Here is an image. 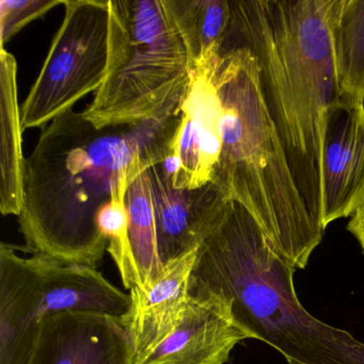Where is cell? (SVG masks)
Segmentation results:
<instances>
[{
    "label": "cell",
    "instance_id": "ba28073f",
    "mask_svg": "<svg viewBox=\"0 0 364 364\" xmlns=\"http://www.w3.org/2000/svg\"><path fill=\"white\" fill-rule=\"evenodd\" d=\"M217 57L189 73L180 104V127L172 139L169 157L161 163L174 188L196 189L212 183L218 165L221 104L215 80Z\"/></svg>",
    "mask_w": 364,
    "mask_h": 364
},
{
    "label": "cell",
    "instance_id": "5bb4252c",
    "mask_svg": "<svg viewBox=\"0 0 364 364\" xmlns=\"http://www.w3.org/2000/svg\"><path fill=\"white\" fill-rule=\"evenodd\" d=\"M16 57L0 50V210L18 216L23 208L25 157L18 103Z\"/></svg>",
    "mask_w": 364,
    "mask_h": 364
},
{
    "label": "cell",
    "instance_id": "9a60e30c",
    "mask_svg": "<svg viewBox=\"0 0 364 364\" xmlns=\"http://www.w3.org/2000/svg\"><path fill=\"white\" fill-rule=\"evenodd\" d=\"M180 33L189 73L220 55L231 24L228 0H164Z\"/></svg>",
    "mask_w": 364,
    "mask_h": 364
},
{
    "label": "cell",
    "instance_id": "9c48e42d",
    "mask_svg": "<svg viewBox=\"0 0 364 364\" xmlns=\"http://www.w3.org/2000/svg\"><path fill=\"white\" fill-rule=\"evenodd\" d=\"M26 364H136L121 317L67 311L40 323Z\"/></svg>",
    "mask_w": 364,
    "mask_h": 364
},
{
    "label": "cell",
    "instance_id": "5b68a950",
    "mask_svg": "<svg viewBox=\"0 0 364 364\" xmlns=\"http://www.w3.org/2000/svg\"><path fill=\"white\" fill-rule=\"evenodd\" d=\"M189 82L186 50L164 0H109L105 80L82 112L97 129L161 118Z\"/></svg>",
    "mask_w": 364,
    "mask_h": 364
},
{
    "label": "cell",
    "instance_id": "3957f363",
    "mask_svg": "<svg viewBox=\"0 0 364 364\" xmlns=\"http://www.w3.org/2000/svg\"><path fill=\"white\" fill-rule=\"evenodd\" d=\"M295 272L252 214L230 199L198 249L189 291L225 298L250 338L267 343L289 364H364L363 343L300 304Z\"/></svg>",
    "mask_w": 364,
    "mask_h": 364
},
{
    "label": "cell",
    "instance_id": "30bf717a",
    "mask_svg": "<svg viewBox=\"0 0 364 364\" xmlns=\"http://www.w3.org/2000/svg\"><path fill=\"white\" fill-rule=\"evenodd\" d=\"M323 229L353 216L364 202V104L340 99L330 108L323 137Z\"/></svg>",
    "mask_w": 364,
    "mask_h": 364
},
{
    "label": "cell",
    "instance_id": "52a82bcc",
    "mask_svg": "<svg viewBox=\"0 0 364 364\" xmlns=\"http://www.w3.org/2000/svg\"><path fill=\"white\" fill-rule=\"evenodd\" d=\"M63 25L28 97L23 129L42 127L97 92L109 61V0H65Z\"/></svg>",
    "mask_w": 364,
    "mask_h": 364
},
{
    "label": "cell",
    "instance_id": "277c9868",
    "mask_svg": "<svg viewBox=\"0 0 364 364\" xmlns=\"http://www.w3.org/2000/svg\"><path fill=\"white\" fill-rule=\"evenodd\" d=\"M215 80L221 104V152L212 183L244 205L274 248L302 269L323 230L298 191L266 107L255 55L246 46L223 48Z\"/></svg>",
    "mask_w": 364,
    "mask_h": 364
},
{
    "label": "cell",
    "instance_id": "e0dca14e",
    "mask_svg": "<svg viewBox=\"0 0 364 364\" xmlns=\"http://www.w3.org/2000/svg\"><path fill=\"white\" fill-rule=\"evenodd\" d=\"M125 205L129 214V245L137 272L138 284L135 287L146 291L165 269L159 257L148 170L129 183L125 193Z\"/></svg>",
    "mask_w": 364,
    "mask_h": 364
},
{
    "label": "cell",
    "instance_id": "8992f818",
    "mask_svg": "<svg viewBox=\"0 0 364 364\" xmlns=\"http://www.w3.org/2000/svg\"><path fill=\"white\" fill-rule=\"evenodd\" d=\"M131 306L97 268L63 263L43 253L18 255L0 245V364H26L40 323L67 311L122 317Z\"/></svg>",
    "mask_w": 364,
    "mask_h": 364
},
{
    "label": "cell",
    "instance_id": "8fae6325",
    "mask_svg": "<svg viewBox=\"0 0 364 364\" xmlns=\"http://www.w3.org/2000/svg\"><path fill=\"white\" fill-rule=\"evenodd\" d=\"M159 257L164 266L197 251L220 219L229 198L213 183L174 188L161 164L149 168Z\"/></svg>",
    "mask_w": 364,
    "mask_h": 364
},
{
    "label": "cell",
    "instance_id": "ac0fdd59",
    "mask_svg": "<svg viewBox=\"0 0 364 364\" xmlns=\"http://www.w3.org/2000/svg\"><path fill=\"white\" fill-rule=\"evenodd\" d=\"M129 183H122L112 200L100 210L97 215V227L108 242L107 252L112 255L127 289L138 284L137 272L129 245V214L125 205V193Z\"/></svg>",
    "mask_w": 364,
    "mask_h": 364
},
{
    "label": "cell",
    "instance_id": "7c38bea8",
    "mask_svg": "<svg viewBox=\"0 0 364 364\" xmlns=\"http://www.w3.org/2000/svg\"><path fill=\"white\" fill-rule=\"evenodd\" d=\"M191 295L180 323L136 364H225L234 347L250 338L225 298L208 291Z\"/></svg>",
    "mask_w": 364,
    "mask_h": 364
},
{
    "label": "cell",
    "instance_id": "2e32d148",
    "mask_svg": "<svg viewBox=\"0 0 364 364\" xmlns=\"http://www.w3.org/2000/svg\"><path fill=\"white\" fill-rule=\"evenodd\" d=\"M332 46L340 97L364 104V0H341Z\"/></svg>",
    "mask_w": 364,
    "mask_h": 364
},
{
    "label": "cell",
    "instance_id": "6da1fadb",
    "mask_svg": "<svg viewBox=\"0 0 364 364\" xmlns=\"http://www.w3.org/2000/svg\"><path fill=\"white\" fill-rule=\"evenodd\" d=\"M181 108L152 120L97 129L82 112L56 117L25 159L18 216L27 248L97 268L108 242L100 210L124 182L169 157Z\"/></svg>",
    "mask_w": 364,
    "mask_h": 364
},
{
    "label": "cell",
    "instance_id": "d6986e66",
    "mask_svg": "<svg viewBox=\"0 0 364 364\" xmlns=\"http://www.w3.org/2000/svg\"><path fill=\"white\" fill-rule=\"evenodd\" d=\"M65 0H1L0 1V35L1 48L12 39L21 29L46 12L59 5H65Z\"/></svg>",
    "mask_w": 364,
    "mask_h": 364
},
{
    "label": "cell",
    "instance_id": "4fadbf2b",
    "mask_svg": "<svg viewBox=\"0 0 364 364\" xmlns=\"http://www.w3.org/2000/svg\"><path fill=\"white\" fill-rule=\"evenodd\" d=\"M197 251L165 266L161 276L146 291L129 289L131 306L121 317L131 336L136 363L176 327L191 299L189 282Z\"/></svg>",
    "mask_w": 364,
    "mask_h": 364
},
{
    "label": "cell",
    "instance_id": "7a4b0ae2",
    "mask_svg": "<svg viewBox=\"0 0 364 364\" xmlns=\"http://www.w3.org/2000/svg\"><path fill=\"white\" fill-rule=\"evenodd\" d=\"M340 3L230 1L228 36L235 35V46H246L257 59L266 107L298 191L321 229L323 137L330 108L340 99L332 46Z\"/></svg>",
    "mask_w": 364,
    "mask_h": 364
},
{
    "label": "cell",
    "instance_id": "ffe728a7",
    "mask_svg": "<svg viewBox=\"0 0 364 364\" xmlns=\"http://www.w3.org/2000/svg\"><path fill=\"white\" fill-rule=\"evenodd\" d=\"M347 230L357 238L360 246L364 250V202L353 213L347 225Z\"/></svg>",
    "mask_w": 364,
    "mask_h": 364
}]
</instances>
